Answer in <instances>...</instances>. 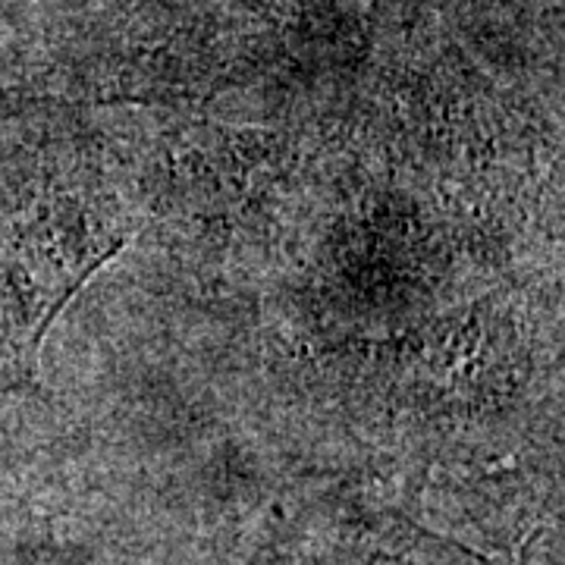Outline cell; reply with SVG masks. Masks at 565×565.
<instances>
[{
    "mask_svg": "<svg viewBox=\"0 0 565 565\" xmlns=\"http://www.w3.org/2000/svg\"><path fill=\"white\" fill-rule=\"evenodd\" d=\"M371 565H456V553L449 546H427V537L396 541L371 556Z\"/></svg>",
    "mask_w": 565,
    "mask_h": 565,
    "instance_id": "6da1fadb",
    "label": "cell"
}]
</instances>
